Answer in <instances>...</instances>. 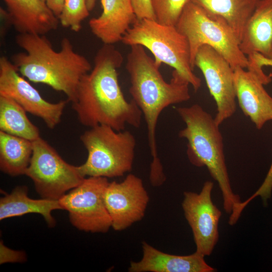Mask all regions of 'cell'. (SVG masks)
Here are the masks:
<instances>
[{
	"mask_svg": "<svg viewBox=\"0 0 272 272\" xmlns=\"http://www.w3.org/2000/svg\"><path fill=\"white\" fill-rule=\"evenodd\" d=\"M123 60L113 44H104L97 52L94 66L81 79L72 103L83 125L103 124L117 131L125 130L126 124L141 126V110L132 99L126 100L119 84L117 71Z\"/></svg>",
	"mask_w": 272,
	"mask_h": 272,
	"instance_id": "obj_1",
	"label": "cell"
},
{
	"mask_svg": "<svg viewBox=\"0 0 272 272\" xmlns=\"http://www.w3.org/2000/svg\"><path fill=\"white\" fill-rule=\"evenodd\" d=\"M16 42L25 52L13 54L11 61L21 75L63 92L73 102L81 79L92 68L85 56L74 50L70 40L63 38L58 51L45 35L19 33Z\"/></svg>",
	"mask_w": 272,
	"mask_h": 272,
	"instance_id": "obj_2",
	"label": "cell"
},
{
	"mask_svg": "<svg viewBox=\"0 0 272 272\" xmlns=\"http://www.w3.org/2000/svg\"><path fill=\"white\" fill-rule=\"evenodd\" d=\"M127 55L125 69L129 75V92L142 111L147 125L151 164H160L158 157L156 129L162 112L170 105L189 100L188 81L174 70L169 82L163 78L154 59L141 45H133Z\"/></svg>",
	"mask_w": 272,
	"mask_h": 272,
	"instance_id": "obj_3",
	"label": "cell"
},
{
	"mask_svg": "<svg viewBox=\"0 0 272 272\" xmlns=\"http://www.w3.org/2000/svg\"><path fill=\"white\" fill-rule=\"evenodd\" d=\"M176 111L185 124L178 135L187 141V155L197 167L206 166L222 192L223 208L231 214L240 201L232 191L225 162L223 137L211 114L197 104L179 107Z\"/></svg>",
	"mask_w": 272,
	"mask_h": 272,
	"instance_id": "obj_4",
	"label": "cell"
},
{
	"mask_svg": "<svg viewBox=\"0 0 272 272\" xmlns=\"http://www.w3.org/2000/svg\"><path fill=\"white\" fill-rule=\"evenodd\" d=\"M175 26L188 42L193 69L196 53L203 45L215 49L233 69L248 67V58L240 49L239 40L223 18L207 12L189 0Z\"/></svg>",
	"mask_w": 272,
	"mask_h": 272,
	"instance_id": "obj_5",
	"label": "cell"
},
{
	"mask_svg": "<svg viewBox=\"0 0 272 272\" xmlns=\"http://www.w3.org/2000/svg\"><path fill=\"white\" fill-rule=\"evenodd\" d=\"M80 140L88 152L85 162L78 166L84 177H118L132 169L136 140L130 131L98 125L85 131Z\"/></svg>",
	"mask_w": 272,
	"mask_h": 272,
	"instance_id": "obj_6",
	"label": "cell"
},
{
	"mask_svg": "<svg viewBox=\"0 0 272 272\" xmlns=\"http://www.w3.org/2000/svg\"><path fill=\"white\" fill-rule=\"evenodd\" d=\"M121 42L129 46L146 47L158 64L165 63L173 67L188 81L195 92L200 87L201 80L193 73L191 63L188 42L175 26L162 24L156 20L137 19Z\"/></svg>",
	"mask_w": 272,
	"mask_h": 272,
	"instance_id": "obj_7",
	"label": "cell"
},
{
	"mask_svg": "<svg viewBox=\"0 0 272 272\" xmlns=\"http://www.w3.org/2000/svg\"><path fill=\"white\" fill-rule=\"evenodd\" d=\"M25 175L32 180L41 198L53 200H59L85 178L78 166L67 163L41 137L33 141V153Z\"/></svg>",
	"mask_w": 272,
	"mask_h": 272,
	"instance_id": "obj_8",
	"label": "cell"
},
{
	"mask_svg": "<svg viewBox=\"0 0 272 272\" xmlns=\"http://www.w3.org/2000/svg\"><path fill=\"white\" fill-rule=\"evenodd\" d=\"M109 183L105 177H85L58 200L62 210L69 212L72 225L92 233H104L109 230L112 223L104 201Z\"/></svg>",
	"mask_w": 272,
	"mask_h": 272,
	"instance_id": "obj_9",
	"label": "cell"
},
{
	"mask_svg": "<svg viewBox=\"0 0 272 272\" xmlns=\"http://www.w3.org/2000/svg\"><path fill=\"white\" fill-rule=\"evenodd\" d=\"M194 64L202 72L216 103L214 118L220 125L236 110L234 69L221 54L208 45H203L198 49Z\"/></svg>",
	"mask_w": 272,
	"mask_h": 272,
	"instance_id": "obj_10",
	"label": "cell"
},
{
	"mask_svg": "<svg viewBox=\"0 0 272 272\" xmlns=\"http://www.w3.org/2000/svg\"><path fill=\"white\" fill-rule=\"evenodd\" d=\"M247 69H234V82L239 105L245 115L260 129L272 121V97L263 86L269 84L272 75H267L255 57L247 56Z\"/></svg>",
	"mask_w": 272,
	"mask_h": 272,
	"instance_id": "obj_11",
	"label": "cell"
},
{
	"mask_svg": "<svg viewBox=\"0 0 272 272\" xmlns=\"http://www.w3.org/2000/svg\"><path fill=\"white\" fill-rule=\"evenodd\" d=\"M18 72L8 58H0V95L12 98L26 112L42 119L48 128H54L60 123L69 101H46Z\"/></svg>",
	"mask_w": 272,
	"mask_h": 272,
	"instance_id": "obj_12",
	"label": "cell"
},
{
	"mask_svg": "<svg viewBox=\"0 0 272 272\" xmlns=\"http://www.w3.org/2000/svg\"><path fill=\"white\" fill-rule=\"evenodd\" d=\"M214 183L207 181L199 193L186 191L182 207L192 231L196 252L205 256L212 253L219 240L221 211L214 204L211 193Z\"/></svg>",
	"mask_w": 272,
	"mask_h": 272,
	"instance_id": "obj_13",
	"label": "cell"
},
{
	"mask_svg": "<svg viewBox=\"0 0 272 272\" xmlns=\"http://www.w3.org/2000/svg\"><path fill=\"white\" fill-rule=\"evenodd\" d=\"M104 201L115 231H122L141 221L149 201V194L141 178L129 174L120 182H109Z\"/></svg>",
	"mask_w": 272,
	"mask_h": 272,
	"instance_id": "obj_14",
	"label": "cell"
},
{
	"mask_svg": "<svg viewBox=\"0 0 272 272\" xmlns=\"http://www.w3.org/2000/svg\"><path fill=\"white\" fill-rule=\"evenodd\" d=\"M3 1L5 18L19 33L44 35L58 26V18L42 0Z\"/></svg>",
	"mask_w": 272,
	"mask_h": 272,
	"instance_id": "obj_15",
	"label": "cell"
},
{
	"mask_svg": "<svg viewBox=\"0 0 272 272\" xmlns=\"http://www.w3.org/2000/svg\"><path fill=\"white\" fill-rule=\"evenodd\" d=\"M143 256L138 261H131L129 272H214L204 256L195 252L188 255L163 252L145 241L142 242Z\"/></svg>",
	"mask_w": 272,
	"mask_h": 272,
	"instance_id": "obj_16",
	"label": "cell"
},
{
	"mask_svg": "<svg viewBox=\"0 0 272 272\" xmlns=\"http://www.w3.org/2000/svg\"><path fill=\"white\" fill-rule=\"evenodd\" d=\"M102 12L89 20L92 33L104 44L121 41L137 21L131 0H101Z\"/></svg>",
	"mask_w": 272,
	"mask_h": 272,
	"instance_id": "obj_17",
	"label": "cell"
},
{
	"mask_svg": "<svg viewBox=\"0 0 272 272\" xmlns=\"http://www.w3.org/2000/svg\"><path fill=\"white\" fill-rule=\"evenodd\" d=\"M240 48L248 56L272 58V0H260L245 26Z\"/></svg>",
	"mask_w": 272,
	"mask_h": 272,
	"instance_id": "obj_18",
	"label": "cell"
},
{
	"mask_svg": "<svg viewBox=\"0 0 272 272\" xmlns=\"http://www.w3.org/2000/svg\"><path fill=\"white\" fill-rule=\"evenodd\" d=\"M28 192L27 186L19 185L1 197V221L28 214H38L43 217L49 227H54L56 221L51 215L52 212L62 210L58 200L32 199L28 196Z\"/></svg>",
	"mask_w": 272,
	"mask_h": 272,
	"instance_id": "obj_19",
	"label": "cell"
},
{
	"mask_svg": "<svg viewBox=\"0 0 272 272\" xmlns=\"http://www.w3.org/2000/svg\"><path fill=\"white\" fill-rule=\"evenodd\" d=\"M226 20L240 42L246 24L260 0H189Z\"/></svg>",
	"mask_w": 272,
	"mask_h": 272,
	"instance_id": "obj_20",
	"label": "cell"
},
{
	"mask_svg": "<svg viewBox=\"0 0 272 272\" xmlns=\"http://www.w3.org/2000/svg\"><path fill=\"white\" fill-rule=\"evenodd\" d=\"M33 153V141L0 130V169L11 176L25 175Z\"/></svg>",
	"mask_w": 272,
	"mask_h": 272,
	"instance_id": "obj_21",
	"label": "cell"
},
{
	"mask_svg": "<svg viewBox=\"0 0 272 272\" xmlns=\"http://www.w3.org/2000/svg\"><path fill=\"white\" fill-rule=\"evenodd\" d=\"M26 112L15 100L0 95V130L31 141L40 138L38 127L29 120Z\"/></svg>",
	"mask_w": 272,
	"mask_h": 272,
	"instance_id": "obj_22",
	"label": "cell"
},
{
	"mask_svg": "<svg viewBox=\"0 0 272 272\" xmlns=\"http://www.w3.org/2000/svg\"><path fill=\"white\" fill-rule=\"evenodd\" d=\"M86 0H64L61 12L58 17L60 25L78 32L82 22L89 15Z\"/></svg>",
	"mask_w": 272,
	"mask_h": 272,
	"instance_id": "obj_23",
	"label": "cell"
},
{
	"mask_svg": "<svg viewBox=\"0 0 272 272\" xmlns=\"http://www.w3.org/2000/svg\"><path fill=\"white\" fill-rule=\"evenodd\" d=\"M189 0H152L156 21L164 25L175 26Z\"/></svg>",
	"mask_w": 272,
	"mask_h": 272,
	"instance_id": "obj_24",
	"label": "cell"
},
{
	"mask_svg": "<svg viewBox=\"0 0 272 272\" xmlns=\"http://www.w3.org/2000/svg\"><path fill=\"white\" fill-rule=\"evenodd\" d=\"M272 191V163L266 177L259 188L245 201L240 202L234 209V213L240 216L245 207L257 196H260L264 206L267 205V200L271 197Z\"/></svg>",
	"mask_w": 272,
	"mask_h": 272,
	"instance_id": "obj_25",
	"label": "cell"
},
{
	"mask_svg": "<svg viewBox=\"0 0 272 272\" xmlns=\"http://www.w3.org/2000/svg\"><path fill=\"white\" fill-rule=\"evenodd\" d=\"M137 19H147L156 20L152 0H131Z\"/></svg>",
	"mask_w": 272,
	"mask_h": 272,
	"instance_id": "obj_26",
	"label": "cell"
},
{
	"mask_svg": "<svg viewBox=\"0 0 272 272\" xmlns=\"http://www.w3.org/2000/svg\"><path fill=\"white\" fill-rule=\"evenodd\" d=\"M26 261V254L23 251L9 248L3 242H0V263L8 262H23Z\"/></svg>",
	"mask_w": 272,
	"mask_h": 272,
	"instance_id": "obj_27",
	"label": "cell"
},
{
	"mask_svg": "<svg viewBox=\"0 0 272 272\" xmlns=\"http://www.w3.org/2000/svg\"><path fill=\"white\" fill-rule=\"evenodd\" d=\"M64 0H46V4L49 9L58 18L62 8Z\"/></svg>",
	"mask_w": 272,
	"mask_h": 272,
	"instance_id": "obj_28",
	"label": "cell"
},
{
	"mask_svg": "<svg viewBox=\"0 0 272 272\" xmlns=\"http://www.w3.org/2000/svg\"><path fill=\"white\" fill-rule=\"evenodd\" d=\"M86 1L88 10L90 12L95 7L97 0H86Z\"/></svg>",
	"mask_w": 272,
	"mask_h": 272,
	"instance_id": "obj_29",
	"label": "cell"
},
{
	"mask_svg": "<svg viewBox=\"0 0 272 272\" xmlns=\"http://www.w3.org/2000/svg\"><path fill=\"white\" fill-rule=\"evenodd\" d=\"M42 1L45 2V3H46V0H42Z\"/></svg>",
	"mask_w": 272,
	"mask_h": 272,
	"instance_id": "obj_30",
	"label": "cell"
}]
</instances>
